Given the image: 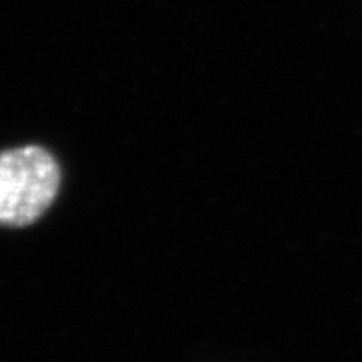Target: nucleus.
Wrapping results in <instances>:
<instances>
[{
  "label": "nucleus",
  "instance_id": "1",
  "mask_svg": "<svg viewBox=\"0 0 362 362\" xmlns=\"http://www.w3.org/2000/svg\"><path fill=\"white\" fill-rule=\"evenodd\" d=\"M62 170L48 150L21 146L0 152V226L37 222L56 200Z\"/></svg>",
  "mask_w": 362,
  "mask_h": 362
}]
</instances>
